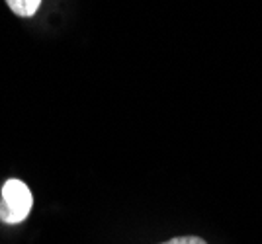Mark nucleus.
Masks as SVG:
<instances>
[{"mask_svg":"<svg viewBox=\"0 0 262 244\" xmlns=\"http://www.w3.org/2000/svg\"><path fill=\"white\" fill-rule=\"evenodd\" d=\"M33 205L32 191L20 180H8L2 188V203H0V219L8 225L22 223Z\"/></svg>","mask_w":262,"mask_h":244,"instance_id":"nucleus-1","label":"nucleus"},{"mask_svg":"<svg viewBox=\"0 0 262 244\" xmlns=\"http://www.w3.org/2000/svg\"><path fill=\"white\" fill-rule=\"evenodd\" d=\"M6 2L12 12L18 16H33L41 4V0H6Z\"/></svg>","mask_w":262,"mask_h":244,"instance_id":"nucleus-2","label":"nucleus"},{"mask_svg":"<svg viewBox=\"0 0 262 244\" xmlns=\"http://www.w3.org/2000/svg\"><path fill=\"white\" fill-rule=\"evenodd\" d=\"M163 244H206V240H202L198 236H180V238H172V240Z\"/></svg>","mask_w":262,"mask_h":244,"instance_id":"nucleus-3","label":"nucleus"}]
</instances>
